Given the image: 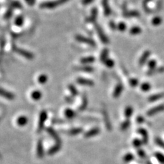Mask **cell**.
Instances as JSON below:
<instances>
[{"mask_svg": "<svg viewBox=\"0 0 164 164\" xmlns=\"http://www.w3.org/2000/svg\"><path fill=\"white\" fill-rule=\"evenodd\" d=\"M142 32V29L138 26H134L131 27L129 30V33L131 35H138Z\"/></svg>", "mask_w": 164, "mask_h": 164, "instance_id": "obj_33", "label": "cell"}, {"mask_svg": "<svg viewBox=\"0 0 164 164\" xmlns=\"http://www.w3.org/2000/svg\"><path fill=\"white\" fill-rule=\"evenodd\" d=\"M128 84H129L130 86L134 87H136L137 86H138L139 81H138V79H137L135 78H131L129 79V80H128Z\"/></svg>", "mask_w": 164, "mask_h": 164, "instance_id": "obj_41", "label": "cell"}, {"mask_svg": "<svg viewBox=\"0 0 164 164\" xmlns=\"http://www.w3.org/2000/svg\"><path fill=\"white\" fill-rule=\"evenodd\" d=\"M163 97H164V92L157 93V94L150 95L149 98H148V101L150 103H153L161 99V98H163Z\"/></svg>", "mask_w": 164, "mask_h": 164, "instance_id": "obj_17", "label": "cell"}, {"mask_svg": "<svg viewBox=\"0 0 164 164\" xmlns=\"http://www.w3.org/2000/svg\"><path fill=\"white\" fill-rule=\"evenodd\" d=\"M97 14H98V11L97 9L96 8H92V12H91V15L89 16V17H87L86 21L87 22H88V23H93V22H94L96 19H97Z\"/></svg>", "mask_w": 164, "mask_h": 164, "instance_id": "obj_22", "label": "cell"}, {"mask_svg": "<svg viewBox=\"0 0 164 164\" xmlns=\"http://www.w3.org/2000/svg\"><path fill=\"white\" fill-rule=\"evenodd\" d=\"M68 88L69 90V91L70 92L71 95L73 96V97H76V96H77L79 94V92L77 89L76 88L75 86H74L73 84H69L68 86Z\"/></svg>", "mask_w": 164, "mask_h": 164, "instance_id": "obj_30", "label": "cell"}, {"mask_svg": "<svg viewBox=\"0 0 164 164\" xmlns=\"http://www.w3.org/2000/svg\"><path fill=\"white\" fill-rule=\"evenodd\" d=\"M64 114L65 117L67 118V119H69V120H72L76 116L75 111H73L72 109H70V108L66 109L64 111Z\"/></svg>", "mask_w": 164, "mask_h": 164, "instance_id": "obj_20", "label": "cell"}, {"mask_svg": "<svg viewBox=\"0 0 164 164\" xmlns=\"http://www.w3.org/2000/svg\"><path fill=\"white\" fill-rule=\"evenodd\" d=\"M101 133V129L98 127H94L90 128V130L86 131L84 134V137L85 138H91L93 137L98 135Z\"/></svg>", "mask_w": 164, "mask_h": 164, "instance_id": "obj_6", "label": "cell"}, {"mask_svg": "<svg viewBox=\"0 0 164 164\" xmlns=\"http://www.w3.org/2000/svg\"><path fill=\"white\" fill-rule=\"evenodd\" d=\"M164 73V67L155 68V69H153L152 70H149L147 72V75L151 76L153 75H157L158 73Z\"/></svg>", "mask_w": 164, "mask_h": 164, "instance_id": "obj_25", "label": "cell"}, {"mask_svg": "<svg viewBox=\"0 0 164 164\" xmlns=\"http://www.w3.org/2000/svg\"><path fill=\"white\" fill-rule=\"evenodd\" d=\"M108 53H109V50L108 49H104L102 51L100 56V60L102 62H104L105 60L108 59Z\"/></svg>", "mask_w": 164, "mask_h": 164, "instance_id": "obj_34", "label": "cell"}, {"mask_svg": "<svg viewBox=\"0 0 164 164\" xmlns=\"http://www.w3.org/2000/svg\"><path fill=\"white\" fill-rule=\"evenodd\" d=\"M123 16L125 17H138L139 16V13L138 11L133 10V11H127L125 8V5H123Z\"/></svg>", "mask_w": 164, "mask_h": 164, "instance_id": "obj_11", "label": "cell"}, {"mask_svg": "<svg viewBox=\"0 0 164 164\" xmlns=\"http://www.w3.org/2000/svg\"><path fill=\"white\" fill-rule=\"evenodd\" d=\"M131 125V121L128 119L125 120L124 122H122L120 126V129L122 131H125L126 130H127L128 128H129Z\"/></svg>", "mask_w": 164, "mask_h": 164, "instance_id": "obj_29", "label": "cell"}, {"mask_svg": "<svg viewBox=\"0 0 164 164\" xmlns=\"http://www.w3.org/2000/svg\"><path fill=\"white\" fill-rule=\"evenodd\" d=\"M61 5L62 4L61 3H60V0H56V1H48L40 4V8H43V9H53V8H56Z\"/></svg>", "mask_w": 164, "mask_h": 164, "instance_id": "obj_2", "label": "cell"}, {"mask_svg": "<svg viewBox=\"0 0 164 164\" xmlns=\"http://www.w3.org/2000/svg\"><path fill=\"white\" fill-rule=\"evenodd\" d=\"M103 63L105 64L106 67H108V68L114 67V64H115L114 60H112L111 59H107Z\"/></svg>", "mask_w": 164, "mask_h": 164, "instance_id": "obj_44", "label": "cell"}, {"mask_svg": "<svg viewBox=\"0 0 164 164\" xmlns=\"http://www.w3.org/2000/svg\"><path fill=\"white\" fill-rule=\"evenodd\" d=\"M155 157L157 160L161 164H164V155L159 152H156L155 153Z\"/></svg>", "mask_w": 164, "mask_h": 164, "instance_id": "obj_37", "label": "cell"}, {"mask_svg": "<svg viewBox=\"0 0 164 164\" xmlns=\"http://www.w3.org/2000/svg\"><path fill=\"white\" fill-rule=\"evenodd\" d=\"M136 122H138V124H142V123H144L145 122L144 118L142 116L139 115V116L136 117Z\"/></svg>", "mask_w": 164, "mask_h": 164, "instance_id": "obj_48", "label": "cell"}, {"mask_svg": "<svg viewBox=\"0 0 164 164\" xmlns=\"http://www.w3.org/2000/svg\"><path fill=\"white\" fill-rule=\"evenodd\" d=\"M16 122H17V125L19 126H20V127H24V126L28 122V119L27 118L26 116H21L18 118L17 120H16Z\"/></svg>", "mask_w": 164, "mask_h": 164, "instance_id": "obj_28", "label": "cell"}, {"mask_svg": "<svg viewBox=\"0 0 164 164\" xmlns=\"http://www.w3.org/2000/svg\"><path fill=\"white\" fill-rule=\"evenodd\" d=\"M42 92H41L40 90H34V91L31 93V98L34 101H39L41 97H42Z\"/></svg>", "mask_w": 164, "mask_h": 164, "instance_id": "obj_26", "label": "cell"}, {"mask_svg": "<svg viewBox=\"0 0 164 164\" xmlns=\"http://www.w3.org/2000/svg\"><path fill=\"white\" fill-rule=\"evenodd\" d=\"M0 96L10 101L14 100L15 98V96L12 92L8 91V90L2 88V87H0Z\"/></svg>", "mask_w": 164, "mask_h": 164, "instance_id": "obj_9", "label": "cell"}, {"mask_svg": "<svg viewBox=\"0 0 164 164\" xmlns=\"http://www.w3.org/2000/svg\"><path fill=\"white\" fill-rule=\"evenodd\" d=\"M24 23V18L23 16H18L15 19V24L16 26L21 27Z\"/></svg>", "mask_w": 164, "mask_h": 164, "instance_id": "obj_36", "label": "cell"}, {"mask_svg": "<svg viewBox=\"0 0 164 164\" xmlns=\"http://www.w3.org/2000/svg\"><path fill=\"white\" fill-rule=\"evenodd\" d=\"M95 28H96V31H97V34L98 36H99L101 40L102 41L103 43L108 44L109 43L108 38L107 37V36L105 34H104L103 29L102 28H101L99 25L95 24Z\"/></svg>", "mask_w": 164, "mask_h": 164, "instance_id": "obj_4", "label": "cell"}, {"mask_svg": "<svg viewBox=\"0 0 164 164\" xmlns=\"http://www.w3.org/2000/svg\"><path fill=\"white\" fill-rule=\"evenodd\" d=\"M11 8H21L22 5L21 4V3L18 1H13L11 2L10 4Z\"/></svg>", "mask_w": 164, "mask_h": 164, "instance_id": "obj_46", "label": "cell"}, {"mask_svg": "<svg viewBox=\"0 0 164 164\" xmlns=\"http://www.w3.org/2000/svg\"><path fill=\"white\" fill-rule=\"evenodd\" d=\"M94 2V0H81V4L83 5H87L91 4Z\"/></svg>", "mask_w": 164, "mask_h": 164, "instance_id": "obj_50", "label": "cell"}, {"mask_svg": "<svg viewBox=\"0 0 164 164\" xmlns=\"http://www.w3.org/2000/svg\"><path fill=\"white\" fill-rule=\"evenodd\" d=\"M60 3H61V4H66V3L68 2V1H69V0H60Z\"/></svg>", "mask_w": 164, "mask_h": 164, "instance_id": "obj_54", "label": "cell"}, {"mask_svg": "<svg viewBox=\"0 0 164 164\" xmlns=\"http://www.w3.org/2000/svg\"><path fill=\"white\" fill-rule=\"evenodd\" d=\"M123 90H124V86L121 83L118 84L116 86H115V88L113 91V94L112 96L114 98H118L120 95L122 94V93L123 92Z\"/></svg>", "mask_w": 164, "mask_h": 164, "instance_id": "obj_10", "label": "cell"}, {"mask_svg": "<svg viewBox=\"0 0 164 164\" xmlns=\"http://www.w3.org/2000/svg\"><path fill=\"white\" fill-rule=\"evenodd\" d=\"M140 89L143 92H148L151 89V85L149 83H143L142 84H141Z\"/></svg>", "mask_w": 164, "mask_h": 164, "instance_id": "obj_39", "label": "cell"}, {"mask_svg": "<svg viewBox=\"0 0 164 164\" xmlns=\"http://www.w3.org/2000/svg\"><path fill=\"white\" fill-rule=\"evenodd\" d=\"M137 132L142 136V141L143 144H146L149 142V133H148V131L144 128H139Z\"/></svg>", "mask_w": 164, "mask_h": 164, "instance_id": "obj_8", "label": "cell"}, {"mask_svg": "<svg viewBox=\"0 0 164 164\" xmlns=\"http://www.w3.org/2000/svg\"><path fill=\"white\" fill-rule=\"evenodd\" d=\"M27 4L29 5H34L36 3V0H25Z\"/></svg>", "mask_w": 164, "mask_h": 164, "instance_id": "obj_51", "label": "cell"}, {"mask_svg": "<svg viewBox=\"0 0 164 164\" xmlns=\"http://www.w3.org/2000/svg\"><path fill=\"white\" fill-rule=\"evenodd\" d=\"M15 51H16V52H17V53L19 55H20V56L24 57L25 58H26V59L32 60L34 57V53H32V52H30L29 51L25 50V49L16 47V49H15Z\"/></svg>", "mask_w": 164, "mask_h": 164, "instance_id": "obj_7", "label": "cell"}, {"mask_svg": "<svg viewBox=\"0 0 164 164\" xmlns=\"http://www.w3.org/2000/svg\"><path fill=\"white\" fill-rule=\"evenodd\" d=\"M162 111H164V104H161V105H157L154 107V108L150 109L149 110L146 112V115L147 116L149 117H152Z\"/></svg>", "mask_w": 164, "mask_h": 164, "instance_id": "obj_3", "label": "cell"}, {"mask_svg": "<svg viewBox=\"0 0 164 164\" xmlns=\"http://www.w3.org/2000/svg\"><path fill=\"white\" fill-rule=\"evenodd\" d=\"M103 6L104 8V14L105 16H109L111 12V8L108 5V0H103Z\"/></svg>", "mask_w": 164, "mask_h": 164, "instance_id": "obj_24", "label": "cell"}, {"mask_svg": "<svg viewBox=\"0 0 164 164\" xmlns=\"http://www.w3.org/2000/svg\"><path fill=\"white\" fill-rule=\"evenodd\" d=\"M117 29L120 32H124L125 31L126 29H127V25L125 23H123V22H120V23L118 24Z\"/></svg>", "mask_w": 164, "mask_h": 164, "instance_id": "obj_43", "label": "cell"}, {"mask_svg": "<svg viewBox=\"0 0 164 164\" xmlns=\"http://www.w3.org/2000/svg\"><path fill=\"white\" fill-rule=\"evenodd\" d=\"M151 23L152 25H153L154 26H158L162 23V19H161L160 16H155V17L152 19Z\"/></svg>", "mask_w": 164, "mask_h": 164, "instance_id": "obj_38", "label": "cell"}, {"mask_svg": "<svg viewBox=\"0 0 164 164\" xmlns=\"http://www.w3.org/2000/svg\"><path fill=\"white\" fill-rule=\"evenodd\" d=\"M12 13H13L12 8H9V9H8V10L6 11V12H5V15H4L5 19H10V18L11 17V16H12Z\"/></svg>", "mask_w": 164, "mask_h": 164, "instance_id": "obj_47", "label": "cell"}, {"mask_svg": "<svg viewBox=\"0 0 164 164\" xmlns=\"http://www.w3.org/2000/svg\"><path fill=\"white\" fill-rule=\"evenodd\" d=\"M150 1V0H144V10H146V12H147V10H149V9H147V4L149 3V2Z\"/></svg>", "mask_w": 164, "mask_h": 164, "instance_id": "obj_53", "label": "cell"}, {"mask_svg": "<svg viewBox=\"0 0 164 164\" xmlns=\"http://www.w3.org/2000/svg\"><path fill=\"white\" fill-rule=\"evenodd\" d=\"M95 61V58L92 56H88V57H85L81 59V63L82 64H90Z\"/></svg>", "mask_w": 164, "mask_h": 164, "instance_id": "obj_31", "label": "cell"}, {"mask_svg": "<svg viewBox=\"0 0 164 164\" xmlns=\"http://www.w3.org/2000/svg\"><path fill=\"white\" fill-rule=\"evenodd\" d=\"M134 159V155L131 152H128L125 154L124 157H123V161L125 163H129Z\"/></svg>", "mask_w": 164, "mask_h": 164, "instance_id": "obj_32", "label": "cell"}, {"mask_svg": "<svg viewBox=\"0 0 164 164\" xmlns=\"http://www.w3.org/2000/svg\"><path fill=\"white\" fill-rule=\"evenodd\" d=\"M87 104H88V100H87V98L86 95H84L82 97V102L80 107H79V111H84L87 108Z\"/></svg>", "mask_w": 164, "mask_h": 164, "instance_id": "obj_27", "label": "cell"}, {"mask_svg": "<svg viewBox=\"0 0 164 164\" xmlns=\"http://www.w3.org/2000/svg\"><path fill=\"white\" fill-rule=\"evenodd\" d=\"M109 26L111 27V28L112 29H117V26L116 25V23H115V22L114 21H111L110 23H109Z\"/></svg>", "mask_w": 164, "mask_h": 164, "instance_id": "obj_52", "label": "cell"}, {"mask_svg": "<svg viewBox=\"0 0 164 164\" xmlns=\"http://www.w3.org/2000/svg\"><path fill=\"white\" fill-rule=\"evenodd\" d=\"M143 144V142H142V140L138 139V138H135L133 139V146L136 148V149H139L142 146V145Z\"/></svg>", "mask_w": 164, "mask_h": 164, "instance_id": "obj_40", "label": "cell"}, {"mask_svg": "<svg viewBox=\"0 0 164 164\" xmlns=\"http://www.w3.org/2000/svg\"><path fill=\"white\" fill-rule=\"evenodd\" d=\"M156 66H157V62H156L155 60H150V61L148 62V67L149 68V70L155 69L156 68Z\"/></svg>", "mask_w": 164, "mask_h": 164, "instance_id": "obj_42", "label": "cell"}, {"mask_svg": "<svg viewBox=\"0 0 164 164\" xmlns=\"http://www.w3.org/2000/svg\"><path fill=\"white\" fill-rule=\"evenodd\" d=\"M46 131H47V133L49 134V135H50L52 138L55 139L56 142H61V139L60 138L58 134H57L56 131L53 129V128H46Z\"/></svg>", "mask_w": 164, "mask_h": 164, "instance_id": "obj_21", "label": "cell"}, {"mask_svg": "<svg viewBox=\"0 0 164 164\" xmlns=\"http://www.w3.org/2000/svg\"><path fill=\"white\" fill-rule=\"evenodd\" d=\"M155 144L157 145V146H160L161 148H162L163 149H164V141H163L161 138H155Z\"/></svg>", "mask_w": 164, "mask_h": 164, "instance_id": "obj_45", "label": "cell"}, {"mask_svg": "<svg viewBox=\"0 0 164 164\" xmlns=\"http://www.w3.org/2000/svg\"><path fill=\"white\" fill-rule=\"evenodd\" d=\"M62 148V142H56L53 146L50 148V149L48 150V155H53L56 154L57 152L60 151V150Z\"/></svg>", "mask_w": 164, "mask_h": 164, "instance_id": "obj_14", "label": "cell"}, {"mask_svg": "<svg viewBox=\"0 0 164 164\" xmlns=\"http://www.w3.org/2000/svg\"><path fill=\"white\" fill-rule=\"evenodd\" d=\"M48 80V77L45 74H41L38 77V82L40 84H45Z\"/></svg>", "mask_w": 164, "mask_h": 164, "instance_id": "obj_35", "label": "cell"}, {"mask_svg": "<svg viewBox=\"0 0 164 164\" xmlns=\"http://www.w3.org/2000/svg\"><path fill=\"white\" fill-rule=\"evenodd\" d=\"M36 153L38 158L42 159L45 155V151H44V146L42 139H40L38 142L37 148H36Z\"/></svg>", "mask_w": 164, "mask_h": 164, "instance_id": "obj_13", "label": "cell"}, {"mask_svg": "<svg viewBox=\"0 0 164 164\" xmlns=\"http://www.w3.org/2000/svg\"><path fill=\"white\" fill-rule=\"evenodd\" d=\"M75 69L77 71H79V72H84V73H92L94 71V68L90 67V66H80V67H77L75 68Z\"/></svg>", "mask_w": 164, "mask_h": 164, "instance_id": "obj_19", "label": "cell"}, {"mask_svg": "<svg viewBox=\"0 0 164 164\" xmlns=\"http://www.w3.org/2000/svg\"><path fill=\"white\" fill-rule=\"evenodd\" d=\"M75 40H77L78 42H79V43H86L87 45H88L91 46H96V43L94 40L90 39V38L83 36H81V35H76L75 36Z\"/></svg>", "mask_w": 164, "mask_h": 164, "instance_id": "obj_5", "label": "cell"}, {"mask_svg": "<svg viewBox=\"0 0 164 164\" xmlns=\"http://www.w3.org/2000/svg\"><path fill=\"white\" fill-rule=\"evenodd\" d=\"M77 83L78 84L82 85V86H94V81L90 80L88 79L83 78V77H78L76 79Z\"/></svg>", "mask_w": 164, "mask_h": 164, "instance_id": "obj_12", "label": "cell"}, {"mask_svg": "<svg viewBox=\"0 0 164 164\" xmlns=\"http://www.w3.org/2000/svg\"><path fill=\"white\" fill-rule=\"evenodd\" d=\"M133 108L131 106H127L125 109L124 116L127 119L129 120L130 118L133 116Z\"/></svg>", "mask_w": 164, "mask_h": 164, "instance_id": "obj_23", "label": "cell"}, {"mask_svg": "<svg viewBox=\"0 0 164 164\" xmlns=\"http://www.w3.org/2000/svg\"><path fill=\"white\" fill-rule=\"evenodd\" d=\"M150 53H150V51L149 50H146L144 52L143 54L142 55V56L139 60V66H143L145 63L148 61V60H149V57L150 56Z\"/></svg>", "mask_w": 164, "mask_h": 164, "instance_id": "obj_15", "label": "cell"}, {"mask_svg": "<svg viewBox=\"0 0 164 164\" xmlns=\"http://www.w3.org/2000/svg\"><path fill=\"white\" fill-rule=\"evenodd\" d=\"M82 132H83V128L81 127H75L66 131V133H67L68 135L71 136H75L79 135V134L81 133Z\"/></svg>", "mask_w": 164, "mask_h": 164, "instance_id": "obj_18", "label": "cell"}, {"mask_svg": "<svg viewBox=\"0 0 164 164\" xmlns=\"http://www.w3.org/2000/svg\"><path fill=\"white\" fill-rule=\"evenodd\" d=\"M103 116L104 118V122H105V127L108 130H111V125L110 122V119H109V116L108 115V111H107L105 109H103Z\"/></svg>", "mask_w": 164, "mask_h": 164, "instance_id": "obj_16", "label": "cell"}, {"mask_svg": "<svg viewBox=\"0 0 164 164\" xmlns=\"http://www.w3.org/2000/svg\"><path fill=\"white\" fill-rule=\"evenodd\" d=\"M138 155L140 158L144 159L145 157H146V153H145L144 150L142 149H138Z\"/></svg>", "mask_w": 164, "mask_h": 164, "instance_id": "obj_49", "label": "cell"}, {"mask_svg": "<svg viewBox=\"0 0 164 164\" xmlns=\"http://www.w3.org/2000/svg\"><path fill=\"white\" fill-rule=\"evenodd\" d=\"M46 119H47V112L43 110L40 112L39 116V120L38 123V133H40L43 130Z\"/></svg>", "mask_w": 164, "mask_h": 164, "instance_id": "obj_1", "label": "cell"}]
</instances>
